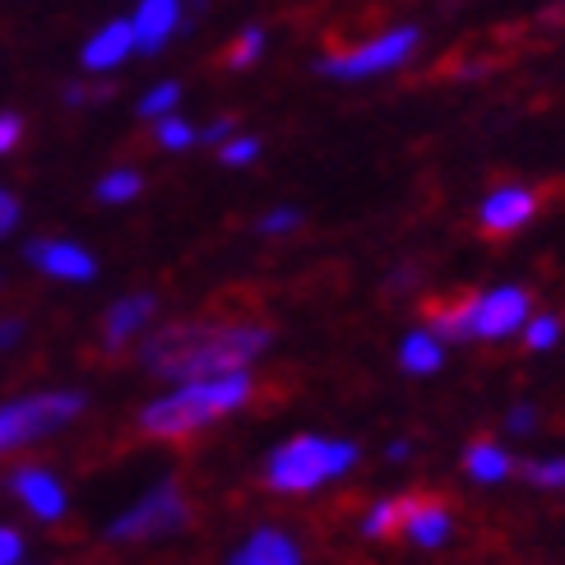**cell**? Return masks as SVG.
<instances>
[{
  "mask_svg": "<svg viewBox=\"0 0 565 565\" xmlns=\"http://www.w3.org/2000/svg\"><path fill=\"white\" fill-rule=\"evenodd\" d=\"M265 324H172L145 343V366L162 381H200V375L246 371L269 348Z\"/></svg>",
  "mask_w": 565,
  "mask_h": 565,
  "instance_id": "1",
  "label": "cell"
},
{
  "mask_svg": "<svg viewBox=\"0 0 565 565\" xmlns=\"http://www.w3.org/2000/svg\"><path fill=\"white\" fill-rule=\"evenodd\" d=\"M250 398V375L227 371V375H200V381H181V390L153 398L139 413V427L158 440H181L195 436L209 422H218L223 413H237Z\"/></svg>",
  "mask_w": 565,
  "mask_h": 565,
  "instance_id": "2",
  "label": "cell"
},
{
  "mask_svg": "<svg viewBox=\"0 0 565 565\" xmlns=\"http://www.w3.org/2000/svg\"><path fill=\"white\" fill-rule=\"evenodd\" d=\"M358 463V445L352 440H324V436H292L282 440L265 463V482L282 497H301Z\"/></svg>",
  "mask_w": 565,
  "mask_h": 565,
  "instance_id": "3",
  "label": "cell"
},
{
  "mask_svg": "<svg viewBox=\"0 0 565 565\" xmlns=\"http://www.w3.org/2000/svg\"><path fill=\"white\" fill-rule=\"evenodd\" d=\"M422 46V29L417 23H394V29L371 33L366 42H352L339 46V52H324L316 61V75L320 79H334V84H362V79H381L404 70Z\"/></svg>",
  "mask_w": 565,
  "mask_h": 565,
  "instance_id": "4",
  "label": "cell"
},
{
  "mask_svg": "<svg viewBox=\"0 0 565 565\" xmlns=\"http://www.w3.org/2000/svg\"><path fill=\"white\" fill-rule=\"evenodd\" d=\"M79 413H84V394H75V390H46V394L14 398V404H0V455L61 431L65 422H75Z\"/></svg>",
  "mask_w": 565,
  "mask_h": 565,
  "instance_id": "5",
  "label": "cell"
},
{
  "mask_svg": "<svg viewBox=\"0 0 565 565\" xmlns=\"http://www.w3.org/2000/svg\"><path fill=\"white\" fill-rule=\"evenodd\" d=\"M191 524V505H185L181 487L162 482L153 487L149 497H139L126 514H116L107 524V537L111 543H145V537H168V533H181Z\"/></svg>",
  "mask_w": 565,
  "mask_h": 565,
  "instance_id": "6",
  "label": "cell"
},
{
  "mask_svg": "<svg viewBox=\"0 0 565 565\" xmlns=\"http://www.w3.org/2000/svg\"><path fill=\"white\" fill-rule=\"evenodd\" d=\"M533 316V301L524 288H491V292H478L473 297V339H510L520 334Z\"/></svg>",
  "mask_w": 565,
  "mask_h": 565,
  "instance_id": "7",
  "label": "cell"
},
{
  "mask_svg": "<svg viewBox=\"0 0 565 565\" xmlns=\"http://www.w3.org/2000/svg\"><path fill=\"white\" fill-rule=\"evenodd\" d=\"M537 214V195L529 185H497L482 204H478V227L487 237H510V232L529 227Z\"/></svg>",
  "mask_w": 565,
  "mask_h": 565,
  "instance_id": "8",
  "label": "cell"
},
{
  "mask_svg": "<svg viewBox=\"0 0 565 565\" xmlns=\"http://www.w3.org/2000/svg\"><path fill=\"white\" fill-rule=\"evenodd\" d=\"M185 23V0H135L130 29H135V46L145 56H158Z\"/></svg>",
  "mask_w": 565,
  "mask_h": 565,
  "instance_id": "9",
  "label": "cell"
},
{
  "mask_svg": "<svg viewBox=\"0 0 565 565\" xmlns=\"http://www.w3.org/2000/svg\"><path fill=\"white\" fill-rule=\"evenodd\" d=\"M29 265H38L46 278H61V282H88L98 274V260L75 246V242H61V237H42V242H29Z\"/></svg>",
  "mask_w": 565,
  "mask_h": 565,
  "instance_id": "10",
  "label": "cell"
},
{
  "mask_svg": "<svg viewBox=\"0 0 565 565\" xmlns=\"http://www.w3.org/2000/svg\"><path fill=\"white\" fill-rule=\"evenodd\" d=\"M135 52H139V46H135V29H130V19H107L103 29L84 42L79 65L88 70V75H107V70H121Z\"/></svg>",
  "mask_w": 565,
  "mask_h": 565,
  "instance_id": "11",
  "label": "cell"
},
{
  "mask_svg": "<svg viewBox=\"0 0 565 565\" xmlns=\"http://www.w3.org/2000/svg\"><path fill=\"white\" fill-rule=\"evenodd\" d=\"M10 491L29 505L33 520H46V524H56L61 514H65V487L46 473V468H19V473H10Z\"/></svg>",
  "mask_w": 565,
  "mask_h": 565,
  "instance_id": "12",
  "label": "cell"
},
{
  "mask_svg": "<svg viewBox=\"0 0 565 565\" xmlns=\"http://www.w3.org/2000/svg\"><path fill=\"white\" fill-rule=\"evenodd\" d=\"M404 505V533L413 537L417 547H440L450 537V510L431 497H398Z\"/></svg>",
  "mask_w": 565,
  "mask_h": 565,
  "instance_id": "13",
  "label": "cell"
},
{
  "mask_svg": "<svg viewBox=\"0 0 565 565\" xmlns=\"http://www.w3.org/2000/svg\"><path fill=\"white\" fill-rule=\"evenodd\" d=\"M227 565H301V547L282 529H255L246 543L227 556Z\"/></svg>",
  "mask_w": 565,
  "mask_h": 565,
  "instance_id": "14",
  "label": "cell"
},
{
  "mask_svg": "<svg viewBox=\"0 0 565 565\" xmlns=\"http://www.w3.org/2000/svg\"><path fill=\"white\" fill-rule=\"evenodd\" d=\"M153 311H158V301H153L149 292H130V297H121V301H116L111 311H107V320H103V343H107V348L130 343L139 329L153 320Z\"/></svg>",
  "mask_w": 565,
  "mask_h": 565,
  "instance_id": "15",
  "label": "cell"
},
{
  "mask_svg": "<svg viewBox=\"0 0 565 565\" xmlns=\"http://www.w3.org/2000/svg\"><path fill=\"white\" fill-rule=\"evenodd\" d=\"M463 468H468V478H473V482H501V478L514 473L510 455L501 450L497 440H473V445H468V450H463Z\"/></svg>",
  "mask_w": 565,
  "mask_h": 565,
  "instance_id": "16",
  "label": "cell"
},
{
  "mask_svg": "<svg viewBox=\"0 0 565 565\" xmlns=\"http://www.w3.org/2000/svg\"><path fill=\"white\" fill-rule=\"evenodd\" d=\"M445 362V348L440 339L431 334V329H417V334L404 339V348H398V366H404L408 375H436Z\"/></svg>",
  "mask_w": 565,
  "mask_h": 565,
  "instance_id": "17",
  "label": "cell"
},
{
  "mask_svg": "<svg viewBox=\"0 0 565 565\" xmlns=\"http://www.w3.org/2000/svg\"><path fill=\"white\" fill-rule=\"evenodd\" d=\"M427 329L440 343H455V339H473V297L463 301H445L427 316Z\"/></svg>",
  "mask_w": 565,
  "mask_h": 565,
  "instance_id": "18",
  "label": "cell"
},
{
  "mask_svg": "<svg viewBox=\"0 0 565 565\" xmlns=\"http://www.w3.org/2000/svg\"><path fill=\"white\" fill-rule=\"evenodd\" d=\"M269 52V33H265V23H246V29L227 42V52H223V65L227 70H250V65H260V56Z\"/></svg>",
  "mask_w": 565,
  "mask_h": 565,
  "instance_id": "19",
  "label": "cell"
},
{
  "mask_svg": "<svg viewBox=\"0 0 565 565\" xmlns=\"http://www.w3.org/2000/svg\"><path fill=\"white\" fill-rule=\"evenodd\" d=\"M153 139H158V149H168V153H181V149H191L200 145V130L185 121V116L168 111V116H158L153 121Z\"/></svg>",
  "mask_w": 565,
  "mask_h": 565,
  "instance_id": "20",
  "label": "cell"
},
{
  "mask_svg": "<svg viewBox=\"0 0 565 565\" xmlns=\"http://www.w3.org/2000/svg\"><path fill=\"white\" fill-rule=\"evenodd\" d=\"M139 191H145V177H139L135 168H116L98 181V200L103 204H130Z\"/></svg>",
  "mask_w": 565,
  "mask_h": 565,
  "instance_id": "21",
  "label": "cell"
},
{
  "mask_svg": "<svg viewBox=\"0 0 565 565\" xmlns=\"http://www.w3.org/2000/svg\"><path fill=\"white\" fill-rule=\"evenodd\" d=\"M177 107H181V84L177 79H162L139 98V116H145V121H158V116H168Z\"/></svg>",
  "mask_w": 565,
  "mask_h": 565,
  "instance_id": "22",
  "label": "cell"
},
{
  "mask_svg": "<svg viewBox=\"0 0 565 565\" xmlns=\"http://www.w3.org/2000/svg\"><path fill=\"white\" fill-rule=\"evenodd\" d=\"M404 529V505L398 501H381V505H371V514L362 520V533L366 537H390Z\"/></svg>",
  "mask_w": 565,
  "mask_h": 565,
  "instance_id": "23",
  "label": "cell"
},
{
  "mask_svg": "<svg viewBox=\"0 0 565 565\" xmlns=\"http://www.w3.org/2000/svg\"><path fill=\"white\" fill-rule=\"evenodd\" d=\"M255 158H260V139H255V135H232V139H223V145H218V162H223V168H250V162Z\"/></svg>",
  "mask_w": 565,
  "mask_h": 565,
  "instance_id": "24",
  "label": "cell"
},
{
  "mask_svg": "<svg viewBox=\"0 0 565 565\" xmlns=\"http://www.w3.org/2000/svg\"><path fill=\"white\" fill-rule=\"evenodd\" d=\"M520 473H524V482H533V487L565 491V459H537V463H524Z\"/></svg>",
  "mask_w": 565,
  "mask_h": 565,
  "instance_id": "25",
  "label": "cell"
},
{
  "mask_svg": "<svg viewBox=\"0 0 565 565\" xmlns=\"http://www.w3.org/2000/svg\"><path fill=\"white\" fill-rule=\"evenodd\" d=\"M556 339H561V320H556V316H533V320L524 324V343H529L533 352L556 348Z\"/></svg>",
  "mask_w": 565,
  "mask_h": 565,
  "instance_id": "26",
  "label": "cell"
},
{
  "mask_svg": "<svg viewBox=\"0 0 565 565\" xmlns=\"http://www.w3.org/2000/svg\"><path fill=\"white\" fill-rule=\"evenodd\" d=\"M297 227H301V214H297V209H288V204L269 209V214L255 223V232H260V237H282V232H297Z\"/></svg>",
  "mask_w": 565,
  "mask_h": 565,
  "instance_id": "27",
  "label": "cell"
},
{
  "mask_svg": "<svg viewBox=\"0 0 565 565\" xmlns=\"http://www.w3.org/2000/svg\"><path fill=\"white\" fill-rule=\"evenodd\" d=\"M232 135H237V121H232V116H218V121H209L204 130H200V145H223V139H232Z\"/></svg>",
  "mask_w": 565,
  "mask_h": 565,
  "instance_id": "28",
  "label": "cell"
},
{
  "mask_svg": "<svg viewBox=\"0 0 565 565\" xmlns=\"http://www.w3.org/2000/svg\"><path fill=\"white\" fill-rule=\"evenodd\" d=\"M19 139H23V121L14 111H0V153H10Z\"/></svg>",
  "mask_w": 565,
  "mask_h": 565,
  "instance_id": "29",
  "label": "cell"
},
{
  "mask_svg": "<svg viewBox=\"0 0 565 565\" xmlns=\"http://www.w3.org/2000/svg\"><path fill=\"white\" fill-rule=\"evenodd\" d=\"M23 561V537L14 529H0V565H19Z\"/></svg>",
  "mask_w": 565,
  "mask_h": 565,
  "instance_id": "30",
  "label": "cell"
},
{
  "mask_svg": "<svg viewBox=\"0 0 565 565\" xmlns=\"http://www.w3.org/2000/svg\"><path fill=\"white\" fill-rule=\"evenodd\" d=\"M505 427L514 431V436H529L533 427H537V408H529V404H520V408H510V422Z\"/></svg>",
  "mask_w": 565,
  "mask_h": 565,
  "instance_id": "31",
  "label": "cell"
},
{
  "mask_svg": "<svg viewBox=\"0 0 565 565\" xmlns=\"http://www.w3.org/2000/svg\"><path fill=\"white\" fill-rule=\"evenodd\" d=\"M19 227V200L10 191H0V237H10Z\"/></svg>",
  "mask_w": 565,
  "mask_h": 565,
  "instance_id": "32",
  "label": "cell"
},
{
  "mask_svg": "<svg viewBox=\"0 0 565 565\" xmlns=\"http://www.w3.org/2000/svg\"><path fill=\"white\" fill-rule=\"evenodd\" d=\"M19 339H23V324H19V320H0V352L14 348Z\"/></svg>",
  "mask_w": 565,
  "mask_h": 565,
  "instance_id": "33",
  "label": "cell"
},
{
  "mask_svg": "<svg viewBox=\"0 0 565 565\" xmlns=\"http://www.w3.org/2000/svg\"><path fill=\"white\" fill-rule=\"evenodd\" d=\"M390 459H408V440H394L390 445Z\"/></svg>",
  "mask_w": 565,
  "mask_h": 565,
  "instance_id": "34",
  "label": "cell"
}]
</instances>
